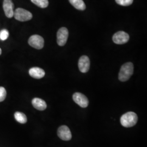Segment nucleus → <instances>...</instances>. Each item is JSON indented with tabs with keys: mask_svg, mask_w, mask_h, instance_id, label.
<instances>
[{
	"mask_svg": "<svg viewBox=\"0 0 147 147\" xmlns=\"http://www.w3.org/2000/svg\"><path fill=\"white\" fill-rule=\"evenodd\" d=\"M1 53H2V50H1V49L0 48V55H1Z\"/></svg>",
	"mask_w": 147,
	"mask_h": 147,
	"instance_id": "19",
	"label": "nucleus"
},
{
	"mask_svg": "<svg viewBox=\"0 0 147 147\" xmlns=\"http://www.w3.org/2000/svg\"><path fill=\"white\" fill-rule=\"evenodd\" d=\"M57 135L63 141H69L72 137L71 133L69 128L66 125H62L58 128Z\"/></svg>",
	"mask_w": 147,
	"mask_h": 147,
	"instance_id": "8",
	"label": "nucleus"
},
{
	"mask_svg": "<svg viewBox=\"0 0 147 147\" xmlns=\"http://www.w3.org/2000/svg\"><path fill=\"white\" fill-rule=\"evenodd\" d=\"M7 92L5 89L3 87H0V102L4 101L6 98Z\"/></svg>",
	"mask_w": 147,
	"mask_h": 147,
	"instance_id": "18",
	"label": "nucleus"
},
{
	"mask_svg": "<svg viewBox=\"0 0 147 147\" xmlns=\"http://www.w3.org/2000/svg\"><path fill=\"white\" fill-rule=\"evenodd\" d=\"M73 99L75 103L82 108H86L88 106L89 101L84 95L81 93H75L73 95Z\"/></svg>",
	"mask_w": 147,
	"mask_h": 147,
	"instance_id": "7",
	"label": "nucleus"
},
{
	"mask_svg": "<svg viewBox=\"0 0 147 147\" xmlns=\"http://www.w3.org/2000/svg\"><path fill=\"white\" fill-rule=\"evenodd\" d=\"M14 118L16 121L21 124H25L27 121L26 116L20 112H16L14 113Z\"/></svg>",
	"mask_w": 147,
	"mask_h": 147,
	"instance_id": "14",
	"label": "nucleus"
},
{
	"mask_svg": "<svg viewBox=\"0 0 147 147\" xmlns=\"http://www.w3.org/2000/svg\"><path fill=\"white\" fill-rule=\"evenodd\" d=\"M138 117L134 112H128L121 117V125L125 127H130L136 124Z\"/></svg>",
	"mask_w": 147,
	"mask_h": 147,
	"instance_id": "2",
	"label": "nucleus"
},
{
	"mask_svg": "<svg viewBox=\"0 0 147 147\" xmlns=\"http://www.w3.org/2000/svg\"><path fill=\"white\" fill-rule=\"evenodd\" d=\"M68 30L65 27L61 28L57 33V42L59 46H64L68 40Z\"/></svg>",
	"mask_w": 147,
	"mask_h": 147,
	"instance_id": "4",
	"label": "nucleus"
},
{
	"mask_svg": "<svg viewBox=\"0 0 147 147\" xmlns=\"http://www.w3.org/2000/svg\"><path fill=\"white\" fill-rule=\"evenodd\" d=\"M69 1L74 7L78 10L84 11L86 8L83 0H69Z\"/></svg>",
	"mask_w": 147,
	"mask_h": 147,
	"instance_id": "13",
	"label": "nucleus"
},
{
	"mask_svg": "<svg viewBox=\"0 0 147 147\" xmlns=\"http://www.w3.org/2000/svg\"><path fill=\"white\" fill-rule=\"evenodd\" d=\"M78 66L80 71L82 73H86L89 70L90 60L88 56H82L79 59Z\"/></svg>",
	"mask_w": 147,
	"mask_h": 147,
	"instance_id": "9",
	"label": "nucleus"
},
{
	"mask_svg": "<svg viewBox=\"0 0 147 147\" xmlns=\"http://www.w3.org/2000/svg\"><path fill=\"white\" fill-rule=\"evenodd\" d=\"M134 65L131 62H127L123 64L121 67L118 79L121 82H125L131 78L134 73Z\"/></svg>",
	"mask_w": 147,
	"mask_h": 147,
	"instance_id": "1",
	"label": "nucleus"
},
{
	"mask_svg": "<svg viewBox=\"0 0 147 147\" xmlns=\"http://www.w3.org/2000/svg\"><path fill=\"white\" fill-rule=\"evenodd\" d=\"M14 16L16 20L24 22L30 20L32 18V14L29 11L23 8H18L14 11Z\"/></svg>",
	"mask_w": 147,
	"mask_h": 147,
	"instance_id": "3",
	"label": "nucleus"
},
{
	"mask_svg": "<svg viewBox=\"0 0 147 147\" xmlns=\"http://www.w3.org/2000/svg\"><path fill=\"white\" fill-rule=\"evenodd\" d=\"M32 104L33 106L38 110H45L47 107L46 102L42 99L38 98H34L32 101Z\"/></svg>",
	"mask_w": 147,
	"mask_h": 147,
	"instance_id": "12",
	"label": "nucleus"
},
{
	"mask_svg": "<svg viewBox=\"0 0 147 147\" xmlns=\"http://www.w3.org/2000/svg\"><path fill=\"white\" fill-rule=\"evenodd\" d=\"M129 35L125 32H117L113 36V41L117 44H124L129 40Z\"/></svg>",
	"mask_w": 147,
	"mask_h": 147,
	"instance_id": "6",
	"label": "nucleus"
},
{
	"mask_svg": "<svg viewBox=\"0 0 147 147\" xmlns=\"http://www.w3.org/2000/svg\"><path fill=\"white\" fill-rule=\"evenodd\" d=\"M134 0H116V3L122 6H128L131 5Z\"/></svg>",
	"mask_w": 147,
	"mask_h": 147,
	"instance_id": "17",
	"label": "nucleus"
},
{
	"mask_svg": "<svg viewBox=\"0 0 147 147\" xmlns=\"http://www.w3.org/2000/svg\"><path fill=\"white\" fill-rule=\"evenodd\" d=\"M29 74L33 78L40 79L45 76V73L42 69L38 67H33L30 69Z\"/></svg>",
	"mask_w": 147,
	"mask_h": 147,
	"instance_id": "11",
	"label": "nucleus"
},
{
	"mask_svg": "<svg viewBox=\"0 0 147 147\" xmlns=\"http://www.w3.org/2000/svg\"><path fill=\"white\" fill-rule=\"evenodd\" d=\"M3 8L7 18H11L14 16V4L11 0H4Z\"/></svg>",
	"mask_w": 147,
	"mask_h": 147,
	"instance_id": "10",
	"label": "nucleus"
},
{
	"mask_svg": "<svg viewBox=\"0 0 147 147\" xmlns=\"http://www.w3.org/2000/svg\"><path fill=\"white\" fill-rule=\"evenodd\" d=\"M29 45L36 49H42L44 47V40L43 38L39 35H33L28 39Z\"/></svg>",
	"mask_w": 147,
	"mask_h": 147,
	"instance_id": "5",
	"label": "nucleus"
},
{
	"mask_svg": "<svg viewBox=\"0 0 147 147\" xmlns=\"http://www.w3.org/2000/svg\"><path fill=\"white\" fill-rule=\"evenodd\" d=\"M31 1L32 3L42 8H47L49 5L48 0H31Z\"/></svg>",
	"mask_w": 147,
	"mask_h": 147,
	"instance_id": "15",
	"label": "nucleus"
},
{
	"mask_svg": "<svg viewBox=\"0 0 147 147\" xmlns=\"http://www.w3.org/2000/svg\"><path fill=\"white\" fill-rule=\"evenodd\" d=\"M9 32L7 30L3 29L0 31V39L2 41L5 40L9 37Z\"/></svg>",
	"mask_w": 147,
	"mask_h": 147,
	"instance_id": "16",
	"label": "nucleus"
}]
</instances>
